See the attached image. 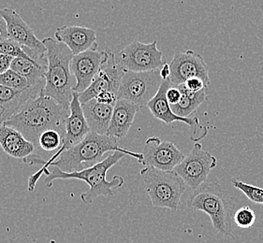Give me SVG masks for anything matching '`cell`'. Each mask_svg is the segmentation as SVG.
<instances>
[{
	"label": "cell",
	"mask_w": 263,
	"mask_h": 243,
	"mask_svg": "<svg viewBox=\"0 0 263 243\" xmlns=\"http://www.w3.org/2000/svg\"><path fill=\"white\" fill-rule=\"evenodd\" d=\"M69 115V110L59 105L53 98L40 95L28 101L2 125L14 128L37 146L40 136L46 130L54 129L63 136Z\"/></svg>",
	"instance_id": "6da1fadb"
},
{
	"label": "cell",
	"mask_w": 263,
	"mask_h": 243,
	"mask_svg": "<svg viewBox=\"0 0 263 243\" xmlns=\"http://www.w3.org/2000/svg\"><path fill=\"white\" fill-rule=\"evenodd\" d=\"M125 155H129L132 157L137 159L139 163L142 164L143 157L142 153H134L130 151L121 152L116 151L111 153L108 157L103 159L101 162L91 167L89 169H84L79 172H71L67 173L57 168V167H50L46 173L45 178V185L47 187H52L53 180H84L89 185V189L85 191L81 195V199L84 203H91L95 200L96 198L100 196H112L114 190L122 187L125 184L123 177L119 175L114 176L112 180H107V173L109 169L115 165L117 164L121 159L125 157Z\"/></svg>",
	"instance_id": "7a4b0ae2"
},
{
	"label": "cell",
	"mask_w": 263,
	"mask_h": 243,
	"mask_svg": "<svg viewBox=\"0 0 263 243\" xmlns=\"http://www.w3.org/2000/svg\"><path fill=\"white\" fill-rule=\"evenodd\" d=\"M42 43L47 50V72L45 87L41 95L53 98L59 105L69 110L76 85L70 70L73 53L67 45L53 37H45Z\"/></svg>",
	"instance_id": "3957f363"
},
{
	"label": "cell",
	"mask_w": 263,
	"mask_h": 243,
	"mask_svg": "<svg viewBox=\"0 0 263 243\" xmlns=\"http://www.w3.org/2000/svg\"><path fill=\"white\" fill-rule=\"evenodd\" d=\"M118 140L116 137L89 132L81 143L64 152L50 167H57L67 173L89 169L101 162L108 152H126V149L119 147Z\"/></svg>",
	"instance_id": "277c9868"
},
{
	"label": "cell",
	"mask_w": 263,
	"mask_h": 243,
	"mask_svg": "<svg viewBox=\"0 0 263 243\" xmlns=\"http://www.w3.org/2000/svg\"><path fill=\"white\" fill-rule=\"evenodd\" d=\"M186 205L192 212H205L216 231L232 235V212L226 193L216 183H204L189 196Z\"/></svg>",
	"instance_id": "5b68a950"
},
{
	"label": "cell",
	"mask_w": 263,
	"mask_h": 243,
	"mask_svg": "<svg viewBox=\"0 0 263 243\" xmlns=\"http://www.w3.org/2000/svg\"><path fill=\"white\" fill-rule=\"evenodd\" d=\"M144 189L153 206L178 211L186 185L175 171H163L151 167L141 170Z\"/></svg>",
	"instance_id": "8992f818"
},
{
	"label": "cell",
	"mask_w": 263,
	"mask_h": 243,
	"mask_svg": "<svg viewBox=\"0 0 263 243\" xmlns=\"http://www.w3.org/2000/svg\"><path fill=\"white\" fill-rule=\"evenodd\" d=\"M89 132L91 131H90L89 127H88V125H87L85 117H84V111L82 109V104L80 102L79 94L73 93V97H72V100L69 105V115L66 121V126H65L62 146L51 158L45 162V164L42 166V169L37 170V173L31 175L29 177L27 190L29 192H33L35 190L37 180L42 177V175L47 173L50 165L54 161H57L58 157L64 152L68 151L69 149L81 143Z\"/></svg>",
	"instance_id": "52a82bcc"
},
{
	"label": "cell",
	"mask_w": 263,
	"mask_h": 243,
	"mask_svg": "<svg viewBox=\"0 0 263 243\" xmlns=\"http://www.w3.org/2000/svg\"><path fill=\"white\" fill-rule=\"evenodd\" d=\"M162 83L160 69L147 72L125 71L117 93V99L128 101L139 108L147 106L158 94Z\"/></svg>",
	"instance_id": "ba28073f"
},
{
	"label": "cell",
	"mask_w": 263,
	"mask_h": 243,
	"mask_svg": "<svg viewBox=\"0 0 263 243\" xmlns=\"http://www.w3.org/2000/svg\"><path fill=\"white\" fill-rule=\"evenodd\" d=\"M116 61L124 71L147 72L160 69L166 61L163 53L158 49V42L142 43L135 40L124 48Z\"/></svg>",
	"instance_id": "9c48e42d"
},
{
	"label": "cell",
	"mask_w": 263,
	"mask_h": 243,
	"mask_svg": "<svg viewBox=\"0 0 263 243\" xmlns=\"http://www.w3.org/2000/svg\"><path fill=\"white\" fill-rule=\"evenodd\" d=\"M217 160L200 143H195L193 148L174 171L183 179L187 187L198 189L205 183L211 170L215 169Z\"/></svg>",
	"instance_id": "30bf717a"
},
{
	"label": "cell",
	"mask_w": 263,
	"mask_h": 243,
	"mask_svg": "<svg viewBox=\"0 0 263 243\" xmlns=\"http://www.w3.org/2000/svg\"><path fill=\"white\" fill-rule=\"evenodd\" d=\"M104 51L105 58L100 67V71L89 87L79 94L80 102L82 105L95 99L97 95L102 92L109 91L116 95L118 93L125 71L117 63L116 54L109 49H106Z\"/></svg>",
	"instance_id": "8fae6325"
},
{
	"label": "cell",
	"mask_w": 263,
	"mask_h": 243,
	"mask_svg": "<svg viewBox=\"0 0 263 243\" xmlns=\"http://www.w3.org/2000/svg\"><path fill=\"white\" fill-rule=\"evenodd\" d=\"M170 80L173 86L184 85L192 78H200L206 85H210L209 69L203 57L192 50L174 53L170 63Z\"/></svg>",
	"instance_id": "7c38bea8"
},
{
	"label": "cell",
	"mask_w": 263,
	"mask_h": 243,
	"mask_svg": "<svg viewBox=\"0 0 263 243\" xmlns=\"http://www.w3.org/2000/svg\"><path fill=\"white\" fill-rule=\"evenodd\" d=\"M142 154V165L163 171H174L185 157L184 153L174 143L161 141L158 137L148 138Z\"/></svg>",
	"instance_id": "4fadbf2b"
},
{
	"label": "cell",
	"mask_w": 263,
	"mask_h": 243,
	"mask_svg": "<svg viewBox=\"0 0 263 243\" xmlns=\"http://www.w3.org/2000/svg\"><path fill=\"white\" fill-rule=\"evenodd\" d=\"M171 86L173 85L170 79L163 80L158 94L148 103V109L150 110L154 116L167 125H170L174 121H181L189 125L191 128V139L194 140L195 143H198L200 139L203 138L207 135V127H202L200 125L198 117L184 118L174 113L166 97V93Z\"/></svg>",
	"instance_id": "5bb4252c"
},
{
	"label": "cell",
	"mask_w": 263,
	"mask_h": 243,
	"mask_svg": "<svg viewBox=\"0 0 263 243\" xmlns=\"http://www.w3.org/2000/svg\"><path fill=\"white\" fill-rule=\"evenodd\" d=\"M0 13L5 19L9 39L35 53L40 58L47 59L45 45L37 38L33 29L23 20L18 12L10 8H4L0 9Z\"/></svg>",
	"instance_id": "9a60e30c"
},
{
	"label": "cell",
	"mask_w": 263,
	"mask_h": 243,
	"mask_svg": "<svg viewBox=\"0 0 263 243\" xmlns=\"http://www.w3.org/2000/svg\"><path fill=\"white\" fill-rule=\"evenodd\" d=\"M105 58V51L91 50L74 55L70 62V70L76 80L74 93L81 94L89 87L95 79Z\"/></svg>",
	"instance_id": "2e32d148"
},
{
	"label": "cell",
	"mask_w": 263,
	"mask_h": 243,
	"mask_svg": "<svg viewBox=\"0 0 263 243\" xmlns=\"http://www.w3.org/2000/svg\"><path fill=\"white\" fill-rule=\"evenodd\" d=\"M55 39L67 45L73 55L98 50V37L94 29L79 26H63L54 33Z\"/></svg>",
	"instance_id": "e0dca14e"
},
{
	"label": "cell",
	"mask_w": 263,
	"mask_h": 243,
	"mask_svg": "<svg viewBox=\"0 0 263 243\" xmlns=\"http://www.w3.org/2000/svg\"><path fill=\"white\" fill-rule=\"evenodd\" d=\"M44 87L45 85H39L18 90L0 85V107L3 110L0 125L16 114L28 101L40 96Z\"/></svg>",
	"instance_id": "ac0fdd59"
},
{
	"label": "cell",
	"mask_w": 263,
	"mask_h": 243,
	"mask_svg": "<svg viewBox=\"0 0 263 243\" xmlns=\"http://www.w3.org/2000/svg\"><path fill=\"white\" fill-rule=\"evenodd\" d=\"M0 146L8 155L25 159L34 154L36 146L12 127L0 125Z\"/></svg>",
	"instance_id": "d6986e66"
},
{
	"label": "cell",
	"mask_w": 263,
	"mask_h": 243,
	"mask_svg": "<svg viewBox=\"0 0 263 243\" xmlns=\"http://www.w3.org/2000/svg\"><path fill=\"white\" fill-rule=\"evenodd\" d=\"M139 107L128 101L117 99L114 107L110 127L107 136L120 139L126 137L134 121Z\"/></svg>",
	"instance_id": "ffe728a7"
},
{
	"label": "cell",
	"mask_w": 263,
	"mask_h": 243,
	"mask_svg": "<svg viewBox=\"0 0 263 243\" xmlns=\"http://www.w3.org/2000/svg\"><path fill=\"white\" fill-rule=\"evenodd\" d=\"M114 107L99 103L96 99L82 105L84 117L91 132L107 135L110 127Z\"/></svg>",
	"instance_id": "44dd1931"
},
{
	"label": "cell",
	"mask_w": 263,
	"mask_h": 243,
	"mask_svg": "<svg viewBox=\"0 0 263 243\" xmlns=\"http://www.w3.org/2000/svg\"><path fill=\"white\" fill-rule=\"evenodd\" d=\"M11 69L26 78L31 86L45 85L47 64L37 63L25 58H14Z\"/></svg>",
	"instance_id": "7402d4cb"
},
{
	"label": "cell",
	"mask_w": 263,
	"mask_h": 243,
	"mask_svg": "<svg viewBox=\"0 0 263 243\" xmlns=\"http://www.w3.org/2000/svg\"><path fill=\"white\" fill-rule=\"evenodd\" d=\"M181 91L182 97L179 102L172 106V110L176 115L184 118H189L190 114H192L200 104L205 100L207 96V89H203L199 93H191L190 91L186 89L184 85H181L177 86Z\"/></svg>",
	"instance_id": "603a6c76"
},
{
	"label": "cell",
	"mask_w": 263,
	"mask_h": 243,
	"mask_svg": "<svg viewBox=\"0 0 263 243\" xmlns=\"http://www.w3.org/2000/svg\"><path fill=\"white\" fill-rule=\"evenodd\" d=\"M27 52H28L27 49L22 47L21 45L12 42L9 38L0 40V54L10 56L12 58H25L30 61H35L28 55Z\"/></svg>",
	"instance_id": "cb8c5ba5"
},
{
	"label": "cell",
	"mask_w": 263,
	"mask_h": 243,
	"mask_svg": "<svg viewBox=\"0 0 263 243\" xmlns=\"http://www.w3.org/2000/svg\"><path fill=\"white\" fill-rule=\"evenodd\" d=\"M63 136L58 130L50 129L42 133L39 138V146L44 151L51 152L54 150H59L62 146Z\"/></svg>",
	"instance_id": "d4e9b609"
},
{
	"label": "cell",
	"mask_w": 263,
	"mask_h": 243,
	"mask_svg": "<svg viewBox=\"0 0 263 243\" xmlns=\"http://www.w3.org/2000/svg\"><path fill=\"white\" fill-rule=\"evenodd\" d=\"M0 85L18 90L26 89L27 87L31 86L26 78L13 71L12 69H9L5 73L0 74Z\"/></svg>",
	"instance_id": "484cf974"
},
{
	"label": "cell",
	"mask_w": 263,
	"mask_h": 243,
	"mask_svg": "<svg viewBox=\"0 0 263 243\" xmlns=\"http://www.w3.org/2000/svg\"><path fill=\"white\" fill-rule=\"evenodd\" d=\"M232 186L241 191L248 199L257 204H263V188L242 183V180L232 179L231 180Z\"/></svg>",
	"instance_id": "4316f807"
},
{
	"label": "cell",
	"mask_w": 263,
	"mask_h": 243,
	"mask_svg": "<svg viewBox=\"0 0 263 243\" xmlns=\"http://www.w3.org/2000/svg\"><path fill=\"white\" fill-rule=\"evenodd\" d=\"M232 221L235 222L237 228H250L256 222V214L250 207L243 206L235 212Z\"/></svg>",
	"instance_id": "83f0119b"
},
{
	"label": "cell",
	"mask_w": 263,
	"mask_h": 243,
	"mask_svg": "<svg viewBox=\"0 0 263 243\" xmlns=\"http://www.w3.org/2000/svg\"><path fill=\"white\" fill-rule=\"evenodd\" d=\"M184 85L186 87V89L190 91L191 93H199L203 89H207L208 87V85H206L205 83L200 78L190 79L186 80Z\"/></svg>",
	"instance_id": "f1b7e54d"
},
{
	"label": "cell",
	"mask_w": 263,
	"mask_h": 243,
	"mask_svg": "<svg viewBox=\"0 0 263 243\" xmlns=\"http://www.w3.org/2000/svg\"><path fill=\"white\" fill-rule=\"evenodd\" d=\"M95 99L101 104L115 106L116 101H117V95L111 93V92H109V91H105V92H102L97 95Z\"/></svg>",
	"instance_id": "f546056e"
},
{
	"label": "cell",
	"mask_w": 263,
	"mask_h": 243,
	"mask_svg": "<svg viewBox=\"0 0 263 243\" xmlns=\"http://www.w3.org/2000/svg\"><path fill=\"white\" fill-rule=\"evenodd\" d=\"M166 97L170 106H174L179 102L182 94L177 86H171L166 93Z\"/></svg>",
	"instance_id": "4dcf8cb0"
},
{
	"label": "cell",
	"mask_w": 263,
	"mask_h": 243,
	"mask_svg": "<svg viewBox=\"0 0 263 243\" xmlns=\"http://www.w3.org/2000/svg\"><path fill=\"white\" fill-rule=\"evenodd\" d=\"M12 57L0 54V74L5 73L9 69H11V63L13 61Z\"/></svg>",
	"instance_id": "1f68e13d"
},
{
	"label": "cell",
	"mask_w": 263,
	"mask_h": 243,
	"mask_svg": "<svg viewBox=\"0 0 263 243\" xmlns=\"http://www.w3.org/2000/svg\"><path fill=\"white\" fill-rule=\"evenodd\" d=\"M46 161H44V159L42 158L41 155H37L36 153L32 154L29 157L24 160V163L29 165V166H34V165H43L45 164Z\"/></svg>",
	"instance_id": "d6a6232c"
},
{
	"label": "cell",
	"mask_w": 263,
	"mask_h": 243,
	"mask_svg": "<svg viewBox=\"0 0 263 243\" xmlns=\"http://www.w3.org/2000/svg\"><path fill=\"white\" fill-rule=\"evenodd\" d=\"M8 38V31H7V24L5 19L2 17L0 13V40Z\"/></svg>",
	"instance_id": "836d02e7"
},
{
	"label": "cell",
	"mask_w": 263,
	"mask_h": 243,
	"mask_svg": "<svg viewBox=\"0 0 263 243\" xmlns=\"http://www.w3.org/2000/svg\"><path fill=\"white\" fill-rule=\"evenodd\" d=\"M171 76V69H170V64L166 63L163 67L160 69V77L163 80H167L170 79Z\"/></svg>",
	"instance_id": "e575fe53"
},
{
	"label": "cell",
	"mask_w": 263,
	"mask_h": 243,
	"mask_svg": "<svg viewBox=\"0 0 263 243\" xmlns=\"http://www.w3.org/2000/svg\"><path fill=\"white\" fill-rule=\"evenodd\" d=\"M2 113H3V110L1 109V107H0V118L2 116Z\"/></svg>",
	"instance_id": "d590c367"
},
{
	"label": "cell",
	"mask_w": 263,
	"mask_h": 243,
	"mask_svg": "<svg viewBox=\"0 0 263 243\" xmlns=\"http://www.w3.org/2000/svg\"><path fill=\"white\" fill-rule=\"evenodd\" d=\"M242 243H246V242H242Z\"/></svg>",
	"instance_id": "8d00e7d4"
}]
</instances>
